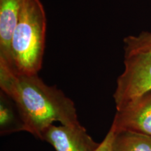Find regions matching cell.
<instances>
[{
    "mask_svg": "<svg viewBox=\"0 0 151 151\" xmlns=\"http://www.w3.org/2000/svg\"><path fill=\"white\" fill-rule=\"evenodd\" d=\"M0 87L18 106L25 131L38 139L55 122L65 125L80 123L72 100L37 74L19 73L0 61Z\"/></svg>",
    "mask_w": 151,
    "mask_h": 151,
    "instance_id": "6da1fadb",
    "label": "cell"
},
{
    "mask_svg": "<svg viewBox=\"0 0 151 151\" xmlns=\"http://www.w3.org/2000/svg\"><path fill=\"white\" fill-rule=\"evenodd\" d=\"M46 34V16L42 3L40 0H23L9 65L19 73L37 74L42 67Z\"/></svg>",
    "mask_w": 151,
    "mask_h": 151,
    "instance_id": "7a4b0ae2",
    "label": "cell"
},
{
    "mask_svg": "<svg viewBox=\"0 0 151 151\" xmlns=\"http://www.w3.org/2000/svg\"><path fill=\"white\" fill-rule=\"evenodd\" d=\"M124 64L113 94L116 109L151 91V51L124 57Z\"/></svg>",
    "mask_w": 151,
    "mask_h": 151,
    "instance_id": "3957f363",
    "label": "cell"
},
{
    "mask_svg": "<svg viewBox=\"0 0 151 151\" xmlns=\"http://www.w3.org/2000/svg\"><path fill=\"white\" fill-rule=\"evenodd\" d=\"M110 129L114 133L131 132L151 137V91L116 109Z\"/></svg>",
    "mask_w": 151,
    "mask_h": 151,
    "instance_id": "277c9868",
    "label": "cell"
},
{
    "mask_svg": "<svg viewBox=\"0 0 151 151\" xmlns=\"http://www.w3.org/2000/svg\"><path fill=\"white\" fill-rule=\"evenodd\" d=\"M41 140L51 145L55 151H96L100 145L80 123L73 125L51 124L43 132Z\"/></svg>",
    "mask_w": 151,
    "mask_h": 151,
    "instance_id": "5b68a950",
    "label": "cell"
},
{
    "mask_svg": "<svg viewBox=\"0 0 151 151\" xmlns=\"http://www.w3.org/2000/svg\"><path fill=\"white\" fill-rule=\"evenodd\" d=\"M23 0H0V60L11 63V45Z\"/></svg>",
    "mask_w": 151,
    "mask_h": 151,
    "instance_id": "8992f818",
    "label": "cell"
},
{
    "mask_svg": "<svg viewBox=\"0 0 151 151\" xmlns=\"http://www.w3.org/2000/svg\"><path fill=\"white\" fill-rule=\"evenodd\" d=\"M25 131V125L20 111L11 97L1 91L0 94V134H10Z\"/></svg>",
    "mask_w": 151,
    "mask_h": 151,
    "instance_id": "52a82bcc",
    "label": "cell"
},
{
    "mask_svg": "<svg viewBox=\"0 0 151 151\" xmlns=\"http://www.w3.org/2000/svg\"><path fill=\"white\" fill-rule=\"evenodd\" d=\"M111 151H151V137L131 132L114 133Z\"/></svg>",
    "mask_w": 151,
    "mask_h": 151,
    "instance_id": "ba28073f",
    "label": "cell"
},
{
    "mask_svg": "<svg viewBox=\"0 0 151 151\" xmlns=\"http://www.w3.org/2000/svg\"><path fill=\"white\" fill-rule=\"evenodd\" d=\"M124 57L151 51V32H143L137 36H129L123 40Z\"/></svg>",
    "mask_w": 151,
    "mask_h": 151,
    "instance_id": "9c48e42d",
    "label": "cell"
},
{
    "mask_svg": "<svg viewBox=\"0 0 151 151\" xmlns=\"http://www.w3.org/2000/svg\"><path fill=\"white\" fill-rule=\"evenodd\" d=\"M113 138H114V132L110 129L104 140L100 143L99 148L96 151H111Z\"/></svg>",
    "mask_w": 151,
    "mask_h": 151,
    "instance_id": "30bf717a",
    "label": "cell"
}]
</instances>
